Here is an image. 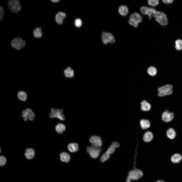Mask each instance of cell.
Listing matches in <instances>:
<instances>
[{
    "label": "cell",
    "instance_id": "cell-39",
    "mask_svg": "<svg viewBox=\"0 0 182 182\" xmlns=\"http://www.w3.org/2000/svg\"><path fill=\"white\" fill-rule=\"evenodd\" d=\"M59 0H51V1L53 2L56 3L59 1Z\"/></svg>",
    "mask_w": 182,
    "mask_h": 182
},
{
    "label": "cell",
    "instance_id": "cell-30",
    "mask_svg": "<svg viewBox=\"0 0 182 182\" xmlns=\"http://www.w3.org/2000/svg\"><path fill=\"white\" fill-rule=\"evenodd\" d=\"M175 47L176 50H182V40L180 39L176 40L175 42Z\"/></svg>",
    "mask_w": 182,
    "mask_h": 182
},
{
    "label": "cell",
    "instance_id": "cell-24",
    "mask_svg": "<svg viewBox=\"0 0 182 182\" xmlns=\"http://www.w3.org/2000/svg\"><path fill=\"white\" fill-rule=\"evenodd\" d=\"M141 128L143 129H146L150 127V123L147 120L142 119L140 122Z\"/></svg>",
    "mask_w": 182,
    "mask_h": 182
},
{
    "label": "cell",
    "instance_id": "cell-37",
    "mask_svg": "<svg viewBox=\"0 0 182 182\" xmlns=\"http://www.w3.org/2000/svg\"><path fill=\"white\" fill-rule=\"evenodd\" d=\"M162 1L165 4H169L172 3L173 1V0H163Z\"/></svg>",
    "mask_w": 182,
    "mask_h": 182
},
{
    "label": "cell",
    "instance_id": "cell-29",
    "mask_svg": "<svg viewBox=\"0 0 182 182\" xmlns=\"http://www.w3.org/2000/svg\"><path fill=\"white\" fill-rule=\"evenodd\" d=\"M147 72L149 75L152 76H154L157 73V70L154 67L150 66L148 69Z\"/></svg>",
    "mask_w": 182,
    "mask_h": 182
},
{
    "label": "cell",
    "instance_id": "cell-19",
    "mask_svg": "<svg viewBox=\"0 0 182 182\" xmlns=\"http://www.w3.org/2000/svg\"><path fill=\"white\" fill-rule=\"evenodd\" d=\"M118 11L121 15L125 16L128 13V8L126 6L122 5L119 7Z\"/></svg>",
    "mask_w": 182,
    "mask_h": 182
},
{
    "label": "cell",
    "instance_id": "cell-16",
    "mask_svg": "<svg viewBox=\"0 0 182 182\" xmlns=\"http://www.w3.org/2000/svg\"><path fill=\"white\" fill-rule=\"evenodd\" d=\"M129 17L130 19L133 20L138 23L141 22L142 20L141 16L140 14L136 12L131 14Z\"/></svg>",
    "mask_w": 182,
    "mask_h": 182
},
{
    "label": "cell",
    "instance_id": "cell-22",
    "mask_svg": "<svg viewBox=\"0 0 182 182\" xmlns=\"http://www.w3.org/2000/svg\"><path fill=\"white\" fill-rule=\"evenodd\" d=\"M182 157L180 154H175L171 157V160L173 163H175L179 162L182 160Z\"/></svg>",
    "mask_w": 182,
    "mask_h": 182
},
{
    "label": "cell",
    "instance_id": "cell-20",
    "mask_svg": "<svg viewBox=\"0 0 182 182\" xmlns=\"http://www.w3.org/2000/svg\"><path fill=\"white\" fill-rule=\"evenodd\" d=\"M153 137V135L152 133L150 131H148L144 134L143 140L145 142H148L151 141Z\"/></svg>",
    "mask_w": 182,
    "mask_h": 182
},
{
    "label": "cell",
    "instance_id": "cell-5",
    "mask_svg": "<svg viewBox=\"0 0 182 182\" xmlns=\"http://www.w3.org/2000/svg\"><path fill=\"white\" fill-rule=\"evenodd\" d=\"M143 173L141 170L134 168L129 172L128 176L132 180H137L141 178L143 175Z\"/></svg>",
    "mask_w": 182,
    "mask_h": 182
},
{
    "label": "cell",
    "instance_id": "cell-34",
    "mask_svg": "<svg viewBox=\"0 0 182 182\" xmlns=\"http://www.w3.org/2000/svg\"><path fill=\"white\" fill-rule=\"evenodd\" d=\"M75 25L77 27H79L81 26L82 24L81 20L80 19H77L75 21Z\"/></svg>",
    "mask_w": 182,
    "mask_h": 182
},
{
    "label": "cell",
    "instance_id": "cell-9",
    "mask_svg": "<svg viewBox=\"0 0 182 182\" xmlns=\"http://www.w3.org/2000/svg\"><path fill=\"white\" fill-rule=\"evenodd\" d=\"M102 42L105 44L108 43H113L115 42L114 37L110 33L103 32L102 34Z\"/></svg>",
    "mask_w": 182,
    "mask_h": 182
},
{
    "label": "cell",
    "instance_id": "cell-35",
    "mask_svg": "<svg viewBox=\"0 0 182 182\" xmlns=\"http://www.w3.org/2000/svg\"><path fill=\"white\" fill-rule=\"evenodd\" d=\"M148 7L143 6L140 8V11L142 14L143 15H146V12Z\"/></svg>",
    "mask_w": 182,
    "mask_h": 182
},
{
    "label": "cell",
    "instance_id": "cell-6",
    "mask_svg": "<svg viewBox=\"0 0 182 182\" xmlns=\"http://www.w3.org/2000/svg\"><path fill=\"white\" fill-rule=\"evenodd\" d=\"M11 44L13 48L19 50L25 47L26 42L20 37H17L14 38L12 41Z\"/></svg>",
    "mask_w": 182,
    "mask_h": 182
},
{
    "label": "cell",
    "instance_id": "cell-3",
    "mask_svg": "<svg viewBox=\"0 0 182 182\" xmlns=\"http://www.w3.org/2000/svg\"><path fill=\"white\" fill-rule=\"evenodd\" d=\"M8 7L12 12L16 13L20 10L21 7L20 2L18 0H10L8 2Z\"/></svg>",
    "mask_w": 182,
    "mask_h": 182
},
{
    "label": "cell",
    "instance_id": "cell-4",
    "mask_svg": "<svg viewBox=\"0 0 182 182\" xmlns=\"http://www.w3.org/2000/svg\"><path fill=\"white\" fill-rule=\"evenodd\" d=\"M51 111L49 116L51 118H58L61 120H64L65 117L63 114V109H61L52 108L51 109Z\"/></svg>",
    "mask_w": 182,
    "mask_h": 182
},
{
    "label": "cell",
    "instance_id": "cell-15",
    "mask_svg": "<svg viewBox=\"0 0 182 182\" xmlns=\"http://www.w3.org/2000/svg\"><path fill=\"white\" fill-rule=\"evenodd\" d=\"M25 154L26 157L27 159H32L34 156V151L32 148H27L26 150Z\"/></svg>",
    "mask_w": 182,
    "mask_h": 182
},
{
    "label": "cell",
    "instance_id": "cell-21",
    "mask_svg": "<svg viewBox=\"0 0 182 182\" xmlns=\"http://www.w3.org/2000/svg\"><path fill=\"white\" fill-rule=\"evenodd\" d=\"M60 156L61 161L65 163L68 162L70 159V155L65 152L61 153L60 154Z\"/></svg>",
    "mask_w": 182,
    "mask_h": 182
},
{
    "label": "cell",
    "instance_id": "cell-8",
    "mask_svg": "<svg viewBox=\"0 0 182 182\" xmlns=\"http://www.w3.org/2000/svg\"><path fill=\"white\" fill-rule=\"evenodd\" d=\"M101 151V149L99 147L92 146H88L87 148V153L93 158H96L98 157Z\"/></svg>",
    "mask_w": 182,
    "mask_h": 182
},
{
    "label": "cell",
    "instance_id": "cell-36",
    "mask_svg": "<svg viewBox=\"0 0 182 182\" xmlns=\"http://www.w3.org/2000/svg\"><path fill=\"white\" fill-rule=\"evenodd\" d=\"M4 11L2 7H0V20H1L2 19L4 15Z\"/></svg>",
    "mask_w": 182,
    "mask_h": 182
},
{
    "label": "cell",
    "instance_id": "cell-18",
    "mask_svg": "<svg viewBox=\"0 0 182 182\" xmlns=\"http://www.w3.org/2000/svg\"><path fill=\"white\" fill-rule=\"evenodd\" d=\"M67 148L71 152H76L79 149L78 145L77 143H71L68 145Z\"/></svg>",
    "mask_w": 182,
    "mask_h": 182
},
{
    "label": "cell",
    "instance_id": "cell-25",
    "mask_svg": "<svg viewBox=\"0 0 182 182\" xmlns=\"http://www.w3.org/2000/svg\"><path fill=\"white\" fill-rule=\"evenodd\" d=\"M34 36L35 38H39L42 36V32L41 28L39 27L35 28L33 33Z\"/></svg>",
    "mask_w": 182,
    "mask_h": 182
},
{
    "label": "cell",
    "instance_id": "cell-2",
    "mask_svg": "<svg viewBox=\"0 0 182 182\" xmlns=\"http://www.w3.org/2000/svg\"><path fill=\"white\" fill-rule=\"evenodd\" d=\"M172 86L171 84H167L159 87L158 89V95L162 97L169 95L172 93Z\"/></svg>",
    "mask_w": 182,
    "mask_h": 182
},
{
    "label": "cell",
    "instance_id": "cell-12",
    "mask_svg": "<svg viewBox=\"0 0 182 182\" xmlns=\"http://www.w3.org/2000/svg\"><path fill=\"white\" fill-rule=\"evenodd\" d=\"M162 117L164 121L168 122L172 120L174 117V115L173 112H170L168 110H166L163 112Z\"/></svg>",
    "mask_w": 182,
    "mask_h": 182
},
{
    "label": "cell",
    "instance_id": "cell-33",
    "mask_svg": "<svg viewBox=\"0 0 182 182\" xmlns=\"http://www.w3.org/2000/svg\"><path fill=\"white\" fill-rule=\"evenodd\" d=\"M6 158L3 156L0 157V165L1 166L4 165L6 163Z\"/></svg>",
    "mask_w": 182,
    "mask_h": 182
},
{
    "label": "cell",
    "instance_id": "cell-11",
    "mask_svg": "<svg viewBox=\"0 0 182 182\" xmlns=\"http://www.w3.org/2000/svg\"><path fill=\"white\" fill-rule=\"evenodd\" d=\"M89 141L92 146L96 147H100L102 145V141L101 138L97 136H93L89 139Z\"/></svg>",
    "mask_w": 182,
    "mask_h": 182
},
{
    "label": "cell",
    "instance_id": "cell-28",
    "mask_svg": "<svg viewBox=\"0 0 182 182\" xmlns=\"http://www.w3.org/2000/svg\"><path fill=\"white\" fill-rule=\"evenodd\" d=\"M157 11L156 10L153 8L148 7L146 13V15H147L149 16L151 15L154 17Z\"/></svg>",
    "mask_w": 182,
    "mask_h": 182
},
{
    "label": "cell",
    "instance_id": "cell-41",
    "mask_svg": "<svg viewBox=\"0 0 182 182\" xmlns=\"http://www.w3.org/2000/svg\"><path fill=\"white\" fill-rule=\"evenodd\" d=\"M152 17L151 16H149V19H150Z\"/></svg>",
    "mask_w": 182,
    "mask_h": 182
},
{
    "label": "cell",
    "instance_id": "cell-17",
    "mask_svg": "<svg viewBox=\"0 0 182 182\" xmlns=\"http://www.w3.org/2000/svg\"><path fill=\"white\" fill-rule=\"evenodd\" d=\"M141 109L144 111L149 110L151 108V105L145 100L142 101L141 103Z\"/></svg>",
    "mask_w": 182,
    "mask_h": 182
},
{
    "label": "cell",
    "instance_id": "cell-40",
    "mask_svg": "<svg viewBox=\"0 0 182 182\" xmlns=\"http://www.w3.org/2000/svg\"><path fill=\"white\" fill-rule=\"evenodd\" d=\"M156 182H165V181H164L162 180H157Z\"/></svg>",
    "mask_w": 182,
    "mask_h": 182
},
{
    "label": "cell",
    "instance_id": "cell-13",
    "mask_svg": "<svg viewBox=\"0 0 182 182\" xmlns=\"http://www.w3.org/2000/svg\"><path fill=\"white\" fill-rule=\"evenodd\" d=\"M66 16L65 13L59 12L57 14L55 17V20L58 24H61L62 23V21Z\"/></svg>",
    "mask_w": 182,
    "mask_h": 182
},
{
    "label": "cell",
    "instance_id": "cell-10",
    "mask_svg": "<svg viewBox=\"0 0 182 182\" xmlns=\"http://www.w3.org/2000/svg\"><path fill=\"white\" fill-rule=\"evenodd\" d=\"M22 116L24 121H27L28 119L30 121L33 120L34 118V113L32 110L29 108L25 109L22 112Z\"/></svg>",
    "mask_w": 182,
    "mask_h": 182
},
{
    "label": "cell",
    "instance_id": "cell-23",
    "mask_svg": "<svg viewBox=\"0 0 182 182\" xmlns=\"http://www.w3.org/2000/svg\"><path fill=\"white\" fill-rule=\"evenodd\" d=\"M55 129L58 133L61 134L65 130L66 126L62 123H59L56 126Z\"/></svg>",
    "mask_w": 182,
    "mask_h": 182
},
{
    "label": "cell",
    "instance_id": "cell-1",
    "mask_svg": "<svg viewBox=\"0 0 182 182\" xmlns=\"http://www.w3.org/2000/svg\"><path fill=\"white\" fill-rule=\"evenodd\" d=\"M119 143L117 142H112L107 150L102 155L100 158L101 162H103L108 160L111 154L114 152L116 148L119 147Z\"/></svg>",
    "mask_w": 182,
    "mask_h": 182
},
{
    "label": "cell",
    "instance_id": "cell-31",
    "mask_svg": "<svg viewBox=\"0 0 182 182\" xmlns=\"http://www.w3.org/2000/svg\"><path fill=\"white\" fill-rule=\"evenodd\" d=\"M148 3L150 6H155L158 4L159 1L158 0H149Z\"/></svg>",
    "mask_w": 182,
    "mask_h": 182
},
{
    "label": "cell",
    "instance_id": "cell-32",
    "mask_svg": "<svg viewBox=\"0 0 182 182\" xmlns=\"http://www.w3.org/2000/svg\"><path fill=\"white\" fill-rule=\"evenodd\" d=\"M128 23L129 24L135 28H137L138 26V23L131 19H130L129 20Z\"/></svg>",
    "mask_w": 182,
    "mask_h": 182
},
{
    "label": "cell",
    "instance_id": "cell-26",
    "mask_svg": "<svg viewBox=\"0 0 182 182\" xmlns=\"http://www.w3.org/2000/svg\"><path fill=\"white\" fill-rule=\"evenodd\" d=\"M167 135L169 138L172 139L175 137L176 136V133L173 129L171 128H170L167 131Z\"/></svg>",
    "mask_w": 182,
    "mask_h": 182
},
{
    "label": "cell",
    "instance_id": "cell-27",
    "mask_svg": "<svg viewBox=\"0 0 182 182\" xmlns=\"http://www.w3.org/2000/svg\"><path fill=\"white\" fill-rule=\"evenodd\" d=\"M17 97L20 100L25 101L26 100L27 98V95L26 93L23 91H20L17 93Z\"/></svg>",
    "mask_w": 182,
    "mask_h": 182
},
{
    "label": "cell",
    "instance_id": "cell-38",
    "mask_svg": "<svg viewBox=\"0 0 182 182\" xmlns=\"http://www.w3.org/2000/svg\"><path fill=\"white\" fill-rule=\"evenodd\" d=\"M132 180L128 176L127 177L126 182H131Z\"/></svg>",
    "mask_w": 182,
    "mask_h": 182
},
{
    "label": "cell",
    "instance_id": "cell-7",
    "mask_svg": "<svg viewBox=\"0 0 182 182\" xmlns=\"http://www.w3.org/2000/svg\"><path fill=\"white\" fill-rule=\"evenodd\" d=\"M155 20L162 26L167 25L168 21L166 14L162 12H157L154 17Z\"/></svg>",
    "mask_w": 182,
    "mask_h": 182
},
{
    "label": "cell",
    "instance_id": "cell-14",
    "mask_svg": "<svg viewBox=\"0 0 182 182\" xmlns=\"http://www.w3.org/2000/svg\"><path fill=\"white\" fill-rule=\"evenodd\" d=\"M64 74L66 77L71 78L73 77L74 75V72L71 67H68L64 70Z\"/></svg>",
    "mask_w": 182,
    "mask_h": 182
}]
</instances>
